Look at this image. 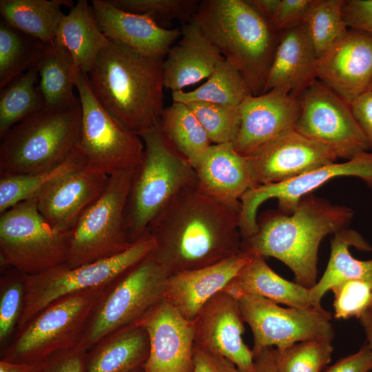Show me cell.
Masks as SVG:
<instances>
[{
	"instance_id": "cell-1",
	"label": "cell",
	"mask_w": 372,
	"mask_h": 372,
	"mask_svg": "<svg viewBox=\"0 0 372 372\" xmlns=\"http://www.w3.org/2000/svg\"><path fill=\"white\" fill-rule=\"evenodd\" d=\"M240 207L220 202L196 185L183 189L147 232L154 258L169 275L212 265L240 254Z\"/></svg>"
},
{
	"instance_id": "cell-2",
	"label": "cell",
	"mask_w": 372,
	"mask_h": 372,
	"mask_svg": "<svg viewBox=\"0 0 372 372\" xmlns=\"http://www.w3.org/2000/svg\"><path fill=\"white\" fill-rule=\"evenodd\" d=\"M353 216L351 209L332 205L311 193L290 214L269 213L258 218V230L242 238L241 251L252 257L280 260L293 271L296 283L310 289L316 283L322 240L347 228Z\"/></svg>"
},
{
	"instance_id": "cell-3",
	"label": "cell",
	"mask_w": 372,
	"mask_h": 372,
	"mask_svg": "<svg viewBox=\"0 0 372 372\" xmlns=\"http://www.w3.org/2000/svg\"><path fill=\"white\" fill-rule=\"evenodd\" d=\"M103 107L136 134L160 123L163 107V61L111 41L88 73Z\"/></svg>"
},
{
	"instance_id": "cell-4",
	"label": "cell",
	"mask_w": 372,
	"mask_h": 372,
	"mask_svg": "<svg viewBox=\"0 0 372 372\" xmlns=\"http://www.w3.org/2000/svg\"><path fill=\"white\" fill-rule=\"evenodd\" d=\"M193 19L252 94H262L280 33L247 0H203Z\"/></svg>"
},
{
	"instance_id": "cell-5",
	"label": "cell",
	"mask_w": 372,
	"mask_h": 372,
	"mask_svg": "<svg viewBox=\"0 0 372 372\" xmlns=\"http://www.w3.org/2000/svg\"><path fill=\"white\" fill-rule=\"evenodd\" d=\"M138 136L144 150L134 171L126 207L132 242L147 232L150 223L176 194L196 184L194 167L166 138L159 124Z\"/></svg>"
},
{
	"instance_id": "cell-6",
	"label": "cell",
	"mask_w": 372,
	"mask_h": 372,
	"mask_svg": "<svg viewBox=\"0 0 372 372\" xmlns=\"http://www.w3.org/2000/svg\"><path fill=\"white\" fill-rule=\"evenodd\" d=\"M81 125V102L23 119L1 138L0 174H35L59 165L76 147Z\"/></svg>"
},
{
	"instance_id": "cell-7",
	"label": "cell",
	"mask_w": 372,
	"mask_h": 372,
	"mask_svg": "<svg viewBox=\"0 0 372 372\" xmlns=\"http://www.w3.org/2000/svg\"><path fill=\"white\" fill-rule=\"evenodd\" d=\"M112 283L65 296L49 304L15 332L1 359L39 362L78 345L94 308Z\"/></svg>"
},
{
	"instance_id": "cell-8",
	"label": "cell",
	"mask_w": 372,
	"mask_h": 372,
	"mask_svg": "<svg viewBox=\"0 0 372 372\" xmlns=\"http://www.w3.org/2000/svg\"><path fill=\"white\" fill-rule=\"evenodd\" d=\"M71 231L53 229L39 212L35 198L1 214V271L12 267L25 275L39 273L65 263Z\"/></svg>"
},
{
	"instance_id": "cell-9",
	"label": "cell",
	"mask_w": 372,
	"mask_h": 372,
	"mask_svg": "<svg viewBox=\"0 0 372 372\" xmlns=\"http://www.w3.org/2000/svg\"><path fill=\"white\" fill-rule=\"evenodd\" d=\"M134 169L109 176L101 196L84 212L71 231L65 264L76 267L107 259L127 250L130 240L126 207Z\"/></svg>"
},
{
	"instance_id": "cell-10",
	"label": "cell",
	"mask_w": 372,
	"mask_h": 372,
	"mask_svg": "<svg viewBox=\"0 0 372 372\" xmlns=\"http://www.w3.org/2000/svg\"><path fill=\"white\" fill-rule=\"evenodd\" d=\"M169 274L152 254L110 287L94 308L81 342L89 351L106 335L137 323L165 298Z\"/></svg>"
},
{
	"instance_id": "cell-11",
	"label": "cell",
	"mask_w": 372,
	"mask_h": 372,
	"mask_svg": "<svg viewBox=\"0 0 372 372\" xmlns=\"http://www.w3.org/2000/svg\"><path fill=\"white\" fill-rule=\"evenodd\" d=\"M154 248V239L146 232L130 248L113 257L73 268L63 263L39 273L25 275V304L17 331L61 298L114 282L152 254Z\"/></svg>"
},
{
	"instance_id": "cell-12",
	"label": "cell",
	"mask_w": 372,
	"mask_h": 372,
	"mask_svg": "<svg viewBox=\"0 0 372 372\" xmlns=\"http://www.w3.org/2000/svg\"><path fill=\"white\" fill-rule=\"evenodd\" d=\"M81 105V125L76 147L87 165L108 176L135 169L144 150L141 138L107 112L94 96L87 74L74 72Z\"/></svg>"
},
{
	"instance_id": "cell-13",
	"label": "cell",
	"mask_w": 372,
	"mask_h": 372,
	"mask_svg": "<svg viewBox=\"0 0 372 372\" xmlns=\"http://www.w3.org/2000/svg\"><path fill=\"white\" fill-rule=\"evenodd\" d=\"M238 301L253 334L254 357L265 348L282 349L309 340H332L334 337L331 313L322 307L284 308L254 295L242 296Z\"/></svg>"
},
{
	"instance_id": "cell-14",
	"label": "cell",
	"mask_w": 372,
	"mask_h": 372,
	"mask_svg": "<svg viewBox=\"0 0 372 372\" xmlns=\"http://www.w3.org/2000/svg\"><path fill=\"white\" fill-rule=\"evenodd\" d=\"M295 130L350 159L369 149L350 106L327 85L314 80L299 96Z\"/></svg>"
},
{
	"instance_id": "cell-15",
	"label": "cell",
	"mask_w": 372,
	"mask_h": 372,
	"mask_svg": "<svg viewBox=\"0 0 372 372\" xmlns=\"http://www.w3.org/2000/svg\"><path fill=\"white\" fill-rule=\"evenodd\" d=\"M339 176L360 178L372 189V152H364L344 163L335 162L322 166L287 181L250 189L240 200L242 238L253 235L258 230V209L267 200L276 198L282 213L290 214L304 196Z\"/></svg>"
},
{
	"instance_id": "cell-16",
	"label": "cell",
	"mask_w": 372,
	"mask_h": 372,
	"mask_svg": "<svg viewBox=\"0 0 372 372\" xmlns=\"http://www.w3.org/2000/svg\"><path fill=\"white\" fill-rule=\"evenodd\" d=\"M300 111L299 96L284 88L248 96L239 106L236 151L251 157L276 138L295 130Z\"/></svg>"
},
{
	"instance_id": "cell-17",
	"label": "cell",
	"mask_w": 372,
	"mask_h": 372,
	"mask_svg": "<svg viewBox=\"0 0 372 372\" xmlns=\"http://www.w3.org/2000/svg\"><path fill=\"white\" fill-rule=\"evenodd\" d=\"M147 331L149 353L142 372H192L194 321L165 298L137 323Z\"/></svg>"
},
{
	"instance_id": "cell-18",
	"label": "cell",
	"mask_w": 372,
	"mask_h": 372,
	"mask_svg": "<svg viewBox=\"0 0 372 372\" xmlns=\"http://www.w3.org/2000/svg\"><path fill=\"white\" fill-rule=\"evenodd\" d=\"M194 345L226 358L240 372H251L254 355L244 342L238 299L223 291L208 300L194 320Z\"/></svg>"
},
{
	"instance_id": "cell-19",
	"label": "cell",
	"mask_w": 372,
	"mask_h": 372,
	"mask_svg": "<svg viewBox=\"0 0 372 372\" xmlns=\"http://www.w3.org/2000/svg\"><path fill=\"white\" fill-rule=\"evenodd\" d=\"M316 77L350 106L371 90L372 37L349 29L342 39L318 58Z\"/></svg>"
},
{
	"instance_id": "cell-20",
	"label": "cell",
	"mask_w": 372,
	"mask_h": 372,
	"mask_svg": "<svg viewBox=\"0 0 372 372\" xmlns=\"http://www.w3.org/2000/svg\"><path fill=\"white\" fill-rule=\"evenodd\" d=\"M248 158L258 186L287 181L335 163L339 156L327 145L293 130Z\"/></svg>"
},
{
	"instance_id": "cell-21",
	"label": "cell",
	"mask_w": 372,
	"mask_h": 372,
	"mask_svg": "<svg viewBox=\"0 0 372 372\" xmlns=\"http://www.w3.org/2000/svg\"><path fill=\"white\" fill-rule=\"evenodd\" d=\"M109 179L86 165L50 183L34 197L38 209L54 229L71 231L80 217L101 196Z\"/></svg>"
},
{
	"instance_id": "cell-22",
	"label": "cell",
	"mask_w": 372,
	"mask_h": 372,
	"mask_svg": "<svg viewBox=\"0 0 372 372\" xmlns=\"http://www.w3.org/2000/svg\"><path fill=\"white\" fill-rule=\"evenodd\" d=\"M91 4L105 37L141 55L163 61L180 37L178 28H163L147 15L118 8L110 0H92Z\"/></svg>"
},
{
	"instance_id": "cell-23",
	"label": "cell",
	"mask_w": 372,
	"mask_h": 372,
	"mask_svg": "<svg viewBox=\"0 0 372 372\" xmlns=\"http://www.w3.org/2000/svg\"><path fill=\"white\" fill-rule=\"evenodd\" d=\"M196 187L227 205L240 207L242 196L256 187L248 157L233 143L212 144L194 167Z\"/></svg>"
},
{
	"instance_id": "cell-24",
	"label": "cell",
	"mask_w": 372,
	"mask_h": 372,
	"mask_svg": "<svg viewBox=\"0 0 372 372\" xmlns=\"http://www.w3.org/2000/svg\"><path fill=\"white\" fill-rule=\"evenodd\" d=\"M251 258L241 251L212 265L169 275L165 298L185 318L194 320L204 304L222 291Z\"/></svg>"
},
{
	"instance_id": "cell-25",
	"label": "cell",
	"mask_w": 372,
	"mask_h": 372,
	"mask_svg": "<svg viewBox=\"0 0 372 372\" xmlns=\"http://www.w3.org/2000/svg\"><path fill=\"white\" fill-rule=\"evenodd\" d=\"M163 61L165 88L172 92L208 78L224 58L192 19Z\"/></svg>"
},
{
	"instance_id": "cell-26",
	"label": "cell",
	"mask_w": 372,
	"mask_h": 372,
	"mask_svg": "<svg viewBox=\"0 0 372 372\" xmlns=\"http://www.w3.org/2000/svg\"><path fill=\"white\" fill-rule=\"evenodd\" d=\"M317 59L302 23L280 32L262 93L284 88L299 96L316 79Z\"/></svg>"
},
{
	"instance_id": "cell-27",
	"label": "cell",
	"mask_w": 372,
	"mask_h": 372,
	"mask_svg": "<svg viewBox=\"0 0 372 372\" xmlns=\"http://www.w3.org/2000/svg\"><path fill=\"white\" fill-rule=\"evenodd\" d=\"M223 291L237 299L254 295L289 307H316L311 302L309 289L282 278L258 256L252 257Z\"/></svg>"
},
{
	"instance_id": "cell-28",
	"label": "cell",
	"mask_w": 372,
	"mask_h": 372,
	"mask_svg": "<svg viewBox=\"0 0 372 372\" xmlns=\"http://www.w3.org/2000/svg\"><path fill=\"white\" fill-rule=\"evenodd\" d=\"M149 353L146 329L134 324L101 339L87 353L85 372H134Z\"/></svg>"
},
{
	"instance_id": "cell-29",
	"label": "cell",
	"mask_w": 372,
	"mask_h": 372,
	"mask_svg": "<svg viewBox=\"0 0 372 372\" xmlns=\"http://www.w3.org/2000/svg\"><path fill=\"white\" fill-rule=\"evenodd\" d=\"M108 43L86 0H79L65 14L55 39L70 52L75 70L87 74Z\"/></svg>"
},
{
	"instance_id": "cell-30",
	"label": "cell",
	"mask_w": 372,
	"mask_h": 372,
	"mask_svg": "<svg viewBox=\"0 0 372 372\" xmlns=\"http://www.w3.org/2000/svg\"><path fill=\"white\" fill-rule=\"evenodd\" d=\"M350 246L362 251L372 250L370 245L354 230L345 228L334 234L326 270L320 280L309 289L310 300L314 307H322L323 296L342 282L356 280L372 285V259L360 260L353 258L349 250Z\"/></svg>"
},
{
	"instance_id": "cell-31",
	"label": "cell",
	"mask_w": 372,
	"mask_h": 372,
	"mask_svg": "<svg viewBox=\"0 0 372 372\" xmlns=\"http://www.w3.org/2000/svg\"><path fill=\"white\" fill-rule=\"evenodd\" d=\"M70 0H1L2 20L12 28L45 43H55L65 14L63 6L72 8Z\"/></svg>"
},
{
	"instance_id": "cell-32",
	"label": "cell",
	"mask_w": 372,
	"mask_h": 372,
	"mask_svg": "<svg viewBox=\"0 0 372 372\" xmlns=\"http://www.w3.org/2000/svg\"><path fill=\"white\" fill-rule=\"evenodd\" d=\"M35 67L45 110H62L80 102L79 97L74 94V61L64 47L57 43L47 44Z\"/></svg>"
},
{
	"instance_id": "cell-33",
	"label": "cell",
	"mask_w": 372,
	"mask_h": 372,
	"mask_svg": "<svg viewBox=\"0 0 372 372\" xmlns=\"http://www.w3.org/2000/svg\"><path fill=\"white\" fill-rule=\"evenodd\" d=\"M160 127L169 141L194 167L212 143L200 121L185 103L164 108Z\"/></svg>"
},
{
	"instance_id": "cell-34",
	"label": "cell",
	"mask_w": 372,
	"mask_h": 372,
	"mask_svg": "<svg viewBox=\"0 0 372 372\" xmlns=\"http://www.w3.org/2000/svg\"><path fill=\"white\" fill-rule=\"evenodd\" d=\"M251 94V90L240 73L224 59L200 87L189 92H172L173 102H207L231 107H239Z\"/></svg>"
},
{
	"instance_id": "cell-35",
	"label": "cell",
	"mask_w": 372,
	"mask_h": 372,
	"mask_svg": "<svg viewBox=\"0 0 372 372\" xmlns=\"http://www.w3.org/2000/svg\"><path fill=\"white\" fill-rule=\"evenodd\" d=\"M38 82V70L34 66L1 90V138L14 125L45 109L44 99Z\"/></svg>"
},
{
	"instance_id": "cell-36",
	"label": "cell",
	"mask_w": 372,
	"mask_h": 372,
	"mask_svg": "<svg viewBox=\"0 0 372 372\" xmlns=\"http://www.w3.org/2000/svg\"><path fill=\"white\" fill-rule=\"evenodd\" d=\"M87 165L82 152L76 147L68 158L56 167L35 174L1 175L0 214L36 195L56 178Z\"/></svg>"
},
{
	"instance_id": "cell-37",
	"label": "cell",
	"mask_w": 372,
	"mask_h": 372,
	"mask_svg": "<svg viewBox=\"0 0 372 372\" xmlns=\"http://www.w3.org/2000/svg\"><path fill=\"white\" fill-rule=\"evenodd\" d=\"M47 44L0 21V90L35 66Z\"/></svg>"
},
{
	"instance_id": "cell-38",
	"label": "cell",
	"mask_w": 372,
	"mask_h": 372,
	"mask_svg": "<svg viewBox=\"0 0 372 372\" xmlns=\"http://www.w3.org/2000/svg\"><path fill=\"white\" fill-rule=\"evenodd\" d=\"M344 0H313L303 25L317 58L326 52L348 32L342 7Z\"/></svg>"
},
{
	"instance_id": "cell-39",
	"label": "cell",
	"mask_w": 372,
	"mask_h": 372,
	"mask_svg": "<svg viewBox=\"0 0 372 372\" xmlns=\"http://www.w3.org/2000/svg\"><path fill=\"white\" fill-rule=\"evenodd\" d=\"M25 274L12 267L1 271L0 347L3 353L17 331L25 299Z\"/></svg>"
},
{
	"instance_id": "cell-40",
	"label": "cell",
	"mask_w": 372,
	"mask_h": 372,
	"mask_svg": "<svg viewBox=\"0 0 372 372\" xmlns=\"http://www.w3.org/2000/svg\"><path fill=\"white\" fill-rule=\"evenodd\" d=\"M331 340L314 339L273 349L278 372H321L331 360Z\"/></svg>"
},
{
	"instance_id": "cell-41",
	"label": "cell",
	"mask_w": 372,
	"mask_h": 372,
	"mask_svg": "<svg viewBox=\"0 0 372 372\" xmlns=\"http://www.w3.org/2000/svg\"><path fill=\"white\" fill-rule=\"evenodd\" d=\"M186 105L196 115L212 144L233 143L240 126L239 107L207 102Z\"/></svg>"
},
{
	"instance_id": "cell-42",
	"label": "cell",
	"mask_w": 372,
	"mask_h": 372,
	"mask_svg": "<svg viewBox=\"0 0 372 372\" xmlns=\"http://www.w3.org/2000/svg\"><path fill=\"white\" fill-rule=\"evenodd\" d=\"M118 8L149 17L159 25L174 20L185 23L194 17L200 1L198 0H110Z\"/></svg>"
},
{
	"instance_id": "cell-43",
	"label": "cell",
	"mask_w": 372,
	"mask_h": 372,
	"mask_svg": "<svg viewBox=\"0 0 372 372\" xmlns=\"http://www.w3.org/2000/svg\"><path fill=\"white\" fill-rule=\"evenodd\" d=\"M334 316L337 319L360 318L371 308L372 285L361 280H347L333 286Z\"/></svg>"
},
{
	"instance_id": "cell-44",
	"label": "cell",
	"mask_w": 372,
	"mask_h": 372,
	"mask_svg": "<svg viewBox=\"0 0 372 372\" xmlns=\"http://www.w3.org/2000/svg\"><path fill=\"white\" fill-rule=\"evenodd\" d=\"M88 350L78 345L48 358L39 372H85Z\"/></svg>"
},
{
	"instance_id": "cell-45",
	"label": "cell",
	"mask_w": 372,
	"mask_h": 372,
	"mask_svg": "<svg viewBox=\"0 0 372 372\" xmlns=\"http://www.w3.org/2000/svg\"><path fill=\"white\" fill-rule=\"evenodd\" d=\"M313 0H280L277 11L270 21L272 29L280 33L303 23Z\"/></svg>"
},
{
	"instance_id": "cell-46",
	"label": "cell",
	"mask_w": 372,
	"mask_h": 372,
	"mask_svg": "<svg viewBox=\"0 0 372 372\" xmlns=\"http://www.w3.org/2000/svg\"><path fill=\"white\" fill-rule=\"evenodd\" d=\"M342 12L348 28L372 37V0H344Z\"/></svg>"
},
{
	"instance_id": "cell-47",
	"label": "cell",
	"mask_w": 372,
	"mask_h": 372,
	"mask_svg": "<svg viewBox=\"0 0 372 372\" xmlns=\"http://www.w3.org/2000/svg\"><path fill=\"white\" fill-rule=\"evenodd\" d=\"M192 372H240L226 358L194 345Z\"/></svg>"
},
{
	"instance_id": "cell-48",
	"label": "cell",
	"mask_w": 372,
	"mask_h": 372,
	"mask_svg": "<svg viewBox=\"0 0 372 372\" xmlns=\"http://www.w3.org/2000/svg\"><path fill=\"white\" fill-rule=\"evenodd\" d=\"M372 371V349L365 343L356 353L340 359L323 372H369Z\"/></svg>"
},
{
	"instance_id": "cell-49",
	"label": "cell",
	"mask_w": 372,
	"mask_h": 372,
	"mask_svg": "<svg viewBox=\"0 0 372 372\" xmlns=\"http://www.w3.org/2000/svg\"><path fill=\"white\" fill-rule=\"evenodd\" d=\"M350 107L372 150V90L360 96Z\"/></svg>"
},
{
	"instance_id": "cell-50",
	"label": "cell",
	"mask_w": 372,
	"mask_h": 372,
	"mask_svg": "<svg viewBox=\"0 0 372 372\" xmlns=\"http://www.w3.org/2000/svg\"><path fill=\"white\" fill-rule=\"evenodd\" d=\"M273 347L265 348L254 357L251 372H278L273 356Z\"/></svg>"
},
{
	"instance_id": "cell-51",
	"label": "cell",
	"mask_w": 372,
	"mask_h": 372,
	"mask_svg": "<svg viewBox=\"0 0 372 372\" xmlns=\"http://www.w3.org/2000/svg\"><path fill=\"white\" fill-rule=\"evenodd\" d=\"M269 23L274 17L280 0H247Z\"/></svg>"
},
{
	"instance_id": "cell-52",
	"label": "cell",
	"mask_w": 372,
	"mask_h": 372,
	"mask_svg": "<svg viewBox=\"0 0 372 372\" xmlns=\"http://www.w3.org/2000/svg\"><path fill=\"white\" fill-rule=\"evenodd\" d=\"M45 360L33 363H17L1 359L0 372H39Z\"/></svg>"
},
{
	"instance_id": "cell-53",
	"label": "cell",
	"mask_w": 372,
	"mask_h": 372,
	"mask_svg": "<svg viewBox=\"0 0 372 372\" xmlns=\"http://www.w3.org/2000/svg\"><path fill=\"white\" fill-rule=\"evenodd\" d=\"M359 320L366 337V344L372 349V308L364 312Z\"/></svg>"
},
{
	"instance_id": "cell-54",
	"label": "cell",
	"mask_w": 372,
	"mask_h": 372,
	"mask_svg": "<svg viewBox=\"0 0 372 372\" xmlns=\"http://www.w3.org/2000/svg\"><path fill=\"white\" fill-rule=\"evenodd\" d=\"M134 372H142V369H138V370H137V371H134Z\"/></svg>"
},
{
	"instance_id": "cell-55",
	"label": "cell",
	"mask_w": 372,
	"mask_h": 372,
	"mask_svg": "<svg viewBox=\"0 0 372 372\" xmlns=\"http://www.w3.org/2000/svg\"><path fill=\"white\" fill-rule=\"evenodd\" d=\"M371 90H372V83H371Z\"/></svg>"
},
{
	"instance_id": "cell-56",
	"label": "cell",
	"mask_w": 372,
	"mask_h": 372,
	"mask_svg": "<svg viewBox=\"0 0 372 372\" xmlns=\"http://www.w3.org/2000/svg\"><path fill=\"white\" fill-rule=\"evenodd\" d=\"M371 308H372V302H371Z\"/></svg>"
}]
</instances>
